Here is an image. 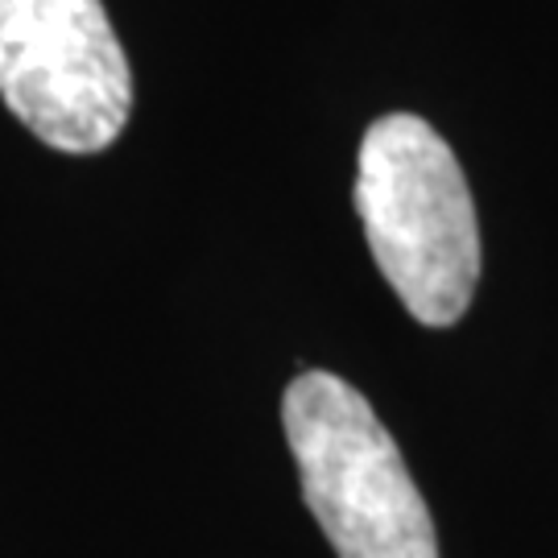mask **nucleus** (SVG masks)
<instances>
[{
  "instance_id": "f03ea898",
  "label": "nucleus",
  "mask_w": 558,
  "mask_h": 558,
  "mask_svg": "<svg viewBox=\"0 0 558 558\" xmlns=\"http://www.w3.org/2000/svg\"><path fill=\"white\" fill-rule=\"evenodd\" d=\"M302 497L339 558H439L435 521L393 435L336 373H302L281 398Z\"/></svg>"
},
{
  "instance_id": "f257e3e1",
  "label": "nucleus",
  "mask_w": 558,
  "mask_h": 558,
  "mask_svg": "<svg viewBox=\"0 0 558 558\" xmlns=\"http://www.w3.org/2000/svg\"><path fill=\"white\" fill-rule=\"evenodd\" d=\"M356 211L373 260L422 327H451L480 281L476 203L451 145L422 117L393 112L360 141Z\"/></svg>"
},
{
  "instance_id": "7ed1b4c3",
  "label": "nucleus",
  "mask_w": 558,
  "mask_h": 558,
  "mask_svg": "<svg viewBox=\"0 0 558 558\" xmlns=\"http://www.w3.org/2000/svg\"><path fill=\"white\" fill-rule=\"evenodd\" d=\"M0 100L50 149H108L133 75L100 0H0Z\"/></svg>"
}]
</instances>
